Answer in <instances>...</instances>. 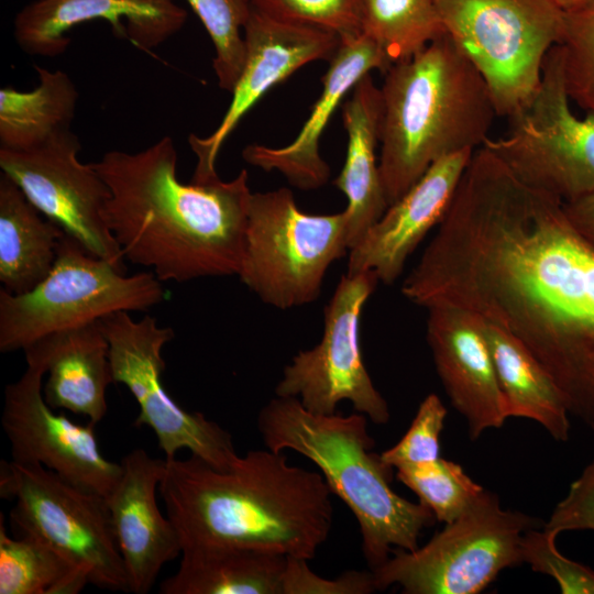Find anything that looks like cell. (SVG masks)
Returning <instances> with one entry per match:
<instances>
[{"instance_id":"cell-1","label":"cell","mask_w":594,"mask_h":594,"mask_svg":"<svg viewBox=\"0 0 594 594\" xmlns=\"http://www.w3.org/2000/svg\"><path fill=\"white\" fill-rule=\"evenodd\" d=\"M402 293L506 330L548 372L569 414L594 430V244L560 198L479 147Z\"/></svg>"},{"instance_id":"cell-2","label":"cell","mask_w":594,"mask_h":594,"mask_svg":"<svg viewBox=\"0 0 594 594\" xmlns=\"http://www.w3.org/2000/svg\"><path fill=\"white\" fill-rule=\"evenodd\" d=\"M92 164L110 189L102 217L124 258L161 282L239 274L252 195L246 169L229 182L184 184L170 136Z\"/></svg>"},{"instance_id":"cell-3","label":"cell","mask_w":594,"mask_h":594,"mask_svg":"<svg viewBox=\"0 0 594 594\" xmlns=\"http://www.w3.org/2000/svg\"><path fill=\"white\" fill-rule=\"evenodd\" d=\"M158 492L183 549L234 546L311 560L333 522L323 475L283 451L250 450L220 471L196 455L166 460Z\"/></svg>"},{"instance_id":"cell-4","label":"cell","mask_w":594,"mask_h":594,"mask_svg":"<svg viewBox=\"0 0 594 594\" xmlns=\"http://www.w3.org/2000/svg\"><path fill=\"white\" fill-rule=\"evenodd\" d=\"M380 172L388 205L437 161L481 147L497 112L473 63L446 34L384 73Z\"/></svg>"},{"instance_id":"cell-5","label":"cell","mask_w":594,"mask_h":594,"mask_svg":"<svg viewBox=\"0 0 594 594\" xmlns=\"http://www.w3.org/2000/svg\"><path fill=\"white\" fill-rule=\"evenodd\" d=\"M367 422L358 411L315 414L298 398L275 396L260 410L256 424L267 449L296 451L319 468L331 493L354 515L363 556L373 570L391 557L393 547L417 549L421 531L437 519L420 502L393 491V468L372 451Z\"/></svg>"},{"instance_id":"cell-6","label":"cell","mask_w":594,"mask_h":594,"mask_svg":"<svg viewBox=\"0 0 594 594\" xmlns=\"http://www.w3.org/2000/svg\"><path fill=\"white\" fill-rule=\"evenodd\" d=\"M166 296L154 273L125 276L65 232L55 263L38 285L19 295L0 289V351L23 350L50 333L112 312L145 311Z\"/></svg>"},{"instance_id":"cell-7","label":"cell","mask_w":594,"mask_h":594,"mask_svg":"<svg viewBox=\"0 0 594 594\" xmlns=\"http://www.w3.org/2000/svg\"><path fill=\"white\" fill-rule=\"evenodd\" d=\"M348 221L345 210L301 211L284 187L252 193L240 280L278 309L315 301L329 266L350 250Z\"/></svg>"},{"instance_id":"cell-8","label":"cell","mask_w":594,"mask_h":594,"mask_svg":"<svg viewBox=\"0 0 594 594\" xmlns=\"http://www.w3.org/2000/svg\"><path fill=\"white\" fill-rule=\"evenodd\" d=\"M447 34L485 79L507 119L534 97L565 11L554 0H435Z\"/></svg>"},{"instance_id":"cell-9","label":"cell","mask_w":594,"mask_h":594,"mask_svg":"<svg viewBox=\"0 0 594 594\" xmlns=\"http://www.w3.org/2000/svg\"><path fill=\"white\" fill-rule=\"evenodd\" d=\"M537 519L504 509L496 494L483 490L466 509L413 551L371 570L376 591L397 584L406 594H476L501 571L522 563V535Z\"/></svg>"},{"instance_id":"cell-10","label":"cell","mask_w":594,"mask_h":594,"mask_svg":"<svg viewBox=\"0 0 594 594\" xmlns=\"http://www.w3.org/2000/svg\"><path fill=\"white\" fill-rule=\"evenodd\" d=\"M561 44L547 54L530 102L508 118L507 133L488 138L491 151L524 185L574 201L594 191V116L570 107Z\"/></svg>"},{"instance_id":"cell-11","label":"cell","mask_w":594,"mask_h":594,"mask_svg":"<svg viewBox=\"0 0 594 594\" xmlns=\"http://www.w3.org/2000/svg\"><path fill=\"white\" fill-rule=\"evenodd\" d=\"M0 496L14 501L10 522L16 536L54 548L82 569L90 584L129 592L106 497L42 465L11 460L0 462Z\"/></svg>"},{"instance_id":"cell-12","label":"cell","mask_w":594,"mask_h":594,"mask_svg":"<svg viewBox=\"0 0 594 594\" xmlns=\"http://www.w3.org/2000/svg\"><path fill=\"white\" fill-rule=\"evenodd\" d=\"M128 312L98 321L109 344L113 383L123 384L140 407L134 425L153 430L167 461L187 449L217 470H230L240 457L231 435L204 414L182 408L163 385L162 351L174 330L160 327L151 316L135 321Z\"/></svg>"},{"instance_id":"cell-13","label":"cell","mask_w":594,"mask_h":594,"mask_svg":"<svg viewBox=\"0 0 594 594\" xmlns=\"http://www.w3.org/2000/svg\"><path fill=\"white\" fill-rule=\"evenodd\" d=\"M378 282L372 271L341 277L324 308L320 342L284 367L276 396L298 398L307 410L321 415L334 414L339 403L349 400L372 422H388V404L371 380L360 344L362 310Z\"/></svg>"},{"instance_id":"cell-14","label":"cell","mask_w":594,"mask_h":594,"mask_svg":"<svg viewBox=\"0 0 594 594\" xmlns=\"http://www.w3.org/2000/svg\"><path fill=\"white\" fill-rule=\"evenodd\" d=\"M80 148L68 130L29 151L0 148V167L45 218L125 273L122 250L102 217L110 189L92 163L78 160Z\"/></svg>"},{"instance_id":"cell-15","label":"cell","mask_w":594,"mask_h":594,"mask_svg":"<svg viewBox=\"0 0 594 594\" xmlns=\"http://www.w3.org/2000/svg\"><path fill=\"white\" fill-rule=\"evenodd\" d=\"M28 367L4 389L1 426L10 443L11 461L42 465L86 491L108 497L118 484L121 463L105 458L95 424L77 425L46 403L42 394L44 366Z\"/></svg>"},{"instance_id":"cell-16","label":"cell","mask_w":594,"mask_h":594,"mask_svg":"<svg viewBox=\"0 0 594 594\" xmlns=\"http://www.w3.org/2000/svg\"><path fill=\"white\" fill-rule=\"evenodd\" d=\"M243 36V69L221 122L208 136H188L197 157L191 182L206 183L219 178L216 170L218 154L242 118L271 88L302 66L319 59L330 61L341 43L334 33L275 19L252 7Z\"/></svg>"},{"instance_id":"cell-17","label":"cell","mask_w":594,"mask_h":594,"mask_svg":"<svg viewBox=\"0 0 594 594\" xmlns=\"http://www.w3.org/2000/svg\"><path fill=\"white\" fill-rule=\"evenodd\" d=\"M187 11L175 0H36L14 19V37L28 54L64 53L73 28L107 21L113 33L143 51L157 47L185 24Z\"/></svg>"},{"instance_id":"cell-18","label":"cell","mask_w":594,"mask_h":594,"mask_svg":"<svg viewBox=\"0 0 594 594\" xmlns=\"http://www.w3.org/2000/svg\"><path fill=\"white\" fill-rule=\"evenodd\" d=\"M427 342L451 405L468 424L471 440L508 418L481 319L458 307L427 308Z\"/></svg>"},{"instance_id":"cell-19","label":"cell","mask_w":594,"mask_h":594,"mask_svg":"<svg viewBox=\"0 0 594 594\" xmlns=\"http://www.w3.org/2000/svg\"><path fill=\"white\" fill-rule=\"evenodd\" d=\"M120 463L122 474L107 503L129 592L146 594L162 568L182 554L175 526L162 515L156 501L166 460L153 458L138 448Z\"/></svg>"},{"instance_id":"cell-20","label":"cell","mask_w":594,"mask_h":594,"mask_svg":"<svg viewBox=\"0 0 594 594\" xmlns=\"http://www.w3.org/2000/svg\"><path fill=\"white\" fill-rule=\"evenodd\" d=\"M474 151L448 155L433 165L399 199L388 206L362 240L349 251L348 274L372 271L394 283L407 258L444 218Z\"/></svg>"},{"instance_id":"cell-21","label":"cell","mask_w":594,"mask_h":594,"mask_svg":"<svg viewBox=\"0 0 594 594\" xmlns=\"http://www.w3.org/2000/svg\"><path fill=\"white\" fill-rule=\"evenodd\" d=\"M391 64L366 35L341 41L322 77V90L297 136L287 145L250 144L242 157L265 172L278 170L301 190L318 189L330 176L319 153L320 138L337 108L354 86L372 70L385 73Z\"/></svg>"},{"instance_id":"cell-22","label":"cell","mask_w":594,"mask_h":594,"mask_svg":"<svg viewBox=\"0 0 594 594\" xmlns=\"http://www.w3.org/2000/svg\"><path fill=\"white\" fill-rule=\"evenodd\" d=\"M23 351L26 361L45 369L43 395L51 408L86 416L95 425L103 419L106 391L113 376L109 344L98 320L50 333Z\"/></svg>"},{"instance_id":"cell-23","label":"cell","mask_w":594,"mask_h":594,"mask_svg":"<svg viewBox=\"0 0 594 594\" xmlns=\"http://www.w3.org/2000/svg\"><path fill=\"white\" fill-rule=\"evenodd\" d=\"M342 107L348 135L343 167L333 180L344 194L348 206L349 248L355 246L388 208L384 191L380 157L382 96L371 74L352 89ZM349 250V251H350Z\"/></svg>"},{"instance_id":"cell-24","label":"cell","mask_w":594,"mask_h":594,"mask_svg":"<svg viewBox=\"0 0 594 594\" xmlns=\"http://www.w3.org/2000/svg\"><path fill=\"white\" fill-rule=\"evenodd\" d=\"M287 556L234 546L183 549L176 573L161 594H282Z\"/></svg>"},{"instance_id":"cell-25","label":"cell","mask_w":594,"mask_h":594,"mask_svg":"<svg viewBox=\"0 0 594 594\" xmlns=\"http://www.w3.org/2000/svg\"><path fill=\"white\" fill-rule=\"evenodd\" d=\"M65 231L29 201L4 173L0 175V282L24 294L51 272Z\"/></svg>"},{"instance_id":"cell-26","label":"cell","mask_w":594,"mask_h":594,"mask_svg":"<svg viewBox=\"0 0 594 594\" xmlns=\"http://www.w3.org/2000/svg\"><path fill=\"white\" fill-rule=\"evenodd\" d=\"M481 327L504 394L507 417L531 419L554 440L566 441L570 414L548 372L506 330L482 319Z\"/></svg>"},{"instance_id":"cell-27","label":"cell","mask_w":594,"mask_h":594,"mask_svg":"<svg viewBox=\"0 0 594 594\" xmlns=\"http://www.w3.org/2000/svg\"><path fill=\"white\" fill-rule=\"evenodd\" d=\"M38 85L30 91L0 89V148L29 151L70 130L78 92L69 76L34 66Z\"/></svg>"},{"instance_id":"cell-28","label":"cell","mask_w":594,"mask_h":594,"mask_svg":"<svg viewBox=\"0 0 594 594\" xmlns=\"http://www.w3.org/2000/svg\"><path fill=\"white\" fill-rule=\"evenodd\" d=\"M0 515V594H77L88 574L48 544L28 536L11 538Z\"/></svg>"},{"instance_id":"cell-29","label":"cell","mask_w":594,"mask_h":594,"mask_svg":"<svg viewBox=\"0 0 594 594\" xmlns=\"http://www.w3.org/2000/svg\"><path fill=\"white\" fill-rule=\"evenodd\" d=\"M362 34L393 65L447 34L435 0H363Z\"/></svg>"},{"instance_id":"cell-30","label":"cell","mask_w":594,"mask_h":594,"mask_svg":"<svg viewBox=\"0 0 594 594\" xmlns=\"http://www.w3.org/2000/svg\"><path fill=\"white\" fill-rule=\"evenodd\" d=\"M396 477L444 524L457 519L484 490L460 464L442 458L399 466Z\"/></svg>"},{"instance_id":"cell-31","label":"cell","mask_w":594,"mask_h":594,"mask_svg":"<svg viewBox=\"0 0 594 594\" xmlns=\"http://www.w3.org/2000/svg\"><path fill=\"white\" fill-rule=\"evenodd\" d=\"M186 1L212 41V67L219 87L232 92L245 59L243 29L251 12L250 0Z\"/></svg>"},{"instance_id":"cell-32","label":"cell","mask_w":594,"mask_h":594,"mask_svg":"<svg viewBox=\"0 0 594 594\" xmlns=\"http://www.w3.org/2000/svg\"><path fill=\"white\" fill-rule=\"evenodd\" d=\"M560 44L569 97L594 116V4L565 11Z\"/></svg>"},{"instance_id":"cell-33","label":"cell","mask_w":594,"mask_h":594,"mask_svg":"<svg viewBox=\"0 0 594 594\" xmlns=\"http://www.w3.org/2000/svg\"><path fill=\"white\" fill-rule=\"evenodd\" d=\"M251 7L275 19L334 33L341 41L362 34L363 0H250Z\"/></svg>"},{"instance_id":"cell-34","label":"cell","mask_w":594,"mask_h":594,"mask_svg":"<svg viewBox=\"0 0 594 594\" xmlns=\"http://www.w3.org/2000/svg\"><path fill=\"white\" fill-rule=\"evenodd\" d=\"M557 537L544 529L527 530L520 541L522 563L553 578L563 594H594V570L563 556Z\"/></svg>"},{"instance_id":"cell-35","label":"cell","mask_w":594,"mask_h":594,"mask_svg":"<svg viewBox=\"0 0 594 594\" xmlns=\"http://www.w3.org/2000/svg\"><path fill=\"white\" fill-rule=\"evenodd\" d=\"M447 409L436 394L427 395L403 438L381 453L382 460L393 469L435 461L440 457V435Z\"/></svg>"},{"instance_id":"cell-36","label":"cell","mask_w":594,"mask_h":594,"mask_svg":"<svg viewBox=\"0 0 594 594\" xmlns=\"http://www.w3.org/2000/svg\"><path fill=\"white\" fill-rule=\"evenodd\" d=\"M308 560L288 557L282 594H370L376 591L372 571L350 570L334 579L317 575Z\"/></svg>"},{"instance_id":"cell-37","label":"cell","mask_w":594,"mask_h":594,"mask_svg":"<svg viewBox=\"0 0 594 594\" xmlns=\"http://www.w3.org/2000/svg\"><path fill=\"white\" fill-rule=\"evenodd\" d=\"M543 529L559 536L569 530L594 531V452L565 497L553 508Z\"/></svg>"},{"instance_id":"cell-38","label":"cell","mask_w":594,"mask_h":594,"mask_svg":"<svg viewBox=\"0 0 594 594\" xmlns=\"http://www.w3.org/2000/svg\"><path fill=\"white\" fill-rule=\"evenodd\" d=\"M563 208L575 229L594 244V191L574 201L563 202Z\"/></svg>"},{"instance_id":"cell-39","label":"cell","mask_w":594,"mask_h":594,"mask_svg":"<svg viewBox=\"0 0 594 594\" xmlns=\"http://www.w3.org/2000/svg\"><path fill=\"white\" fill-rule=\"evenodd\" d=\"M564 11L594 4V0H554Z\"/></svg>"}]
</instances>
